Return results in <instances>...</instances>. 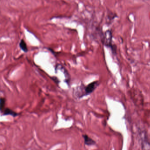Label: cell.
I'll return each instance as SVG.
<instances>
[{"label": "cell", "mask_w": 150, "mask_h": 150, "mask_svg": "<svg viewBox=\"0 0 150 150\" xmlns=\"http://www.w3.org/2000/svg\"><path fill=\"white\" fill-rule=\"evenodd\" d=\"M101 41L105 46L112 48L114 52H116V47L112 45V33L111 30H107L102 34L101 37Z\"/></svg>", "instance_id": "2"}, {"label": "cell", "mask_w": 150, "mask_h": 150, "mask_svg": "<svg viewBox=\"0 0 150 150\" xmlns=\"http://www.w3.org/2000/svg\"><path fill=\"white\" fill-rule=\"evenodd\" d=\"M85 144L87 146H92L96 144V142L87 134L82 135Z\"/></svg>", "instance_id": "3"}, {"label": "cell", "mask_w": 150, "mask_h": 150, "mask_svg": "<svg viewBox=\"0 0 150 150\" xmlns=\"http://www.w3.org/2000/svg\"><path fill=\"white\" fill-rule=\"evenodd\" d=\"M98 81H94L90 83L87 86L81 84L74 89L73 94L76 98L81 99L85 96L91 94L99 85Z\"/></svg>", "instance_id": "1"}, {"label": "cell", "mask_w": 150, "mask_h": 150, "mask_svg": "<svg viewBox=\"0 0 150 150\" xmlns=\"http://www.w3.org/2000/svg\"><path fill=\"white\" fill-rule=\"evenodd\" d=\"M19 46L20 49L24 52L26 53L28 52V49L27 48V45L25 41L23 40H21L19 43Z\"/></svg>", "instance_id": "5"}, {"label": "cell", "mask_w": 150, "mask_h": 150, "mask_svg": "<svg viewBox=\"0 0 150 150\" xmlns=\"http://www.w3.org/2000/svg\"><path fill=\"white\" fill-rule=\"evenodd\" d=\"M5 105V99L4 98H1L0 99V107H1V112L4 109Z\"/></svg>", "instance_id": "6"}, {"label": "cell", "mask_w": 150, "mask_h": 150, "mask_svg": "<svg viewBox=\"0 0 150 150\" xmlns=\"http://www.w3.org/2000/svg\"><path fill=\"white\" fill-rule=\"evenodd\" d=\"M1 113L3 115H11L14 117H16L18 115V113L16 112L15 111H13L12 109L9 108H5L4 109L3 111L1 112Z\"/></svg>", "instance_id": "4"}]
</instances>
